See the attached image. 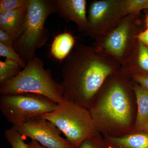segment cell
I'll use <instances>...</instances> for the list:
<instances>
[{
	"label": "cell",
	"mask_w": 148,
	"mask_h": 148,
	"mask_svg": "<svg viewBox=\"0 0 148 148\" xmlns=\"http://www.w3.org/2000/svg\"><path fill=\"white\" fill-rule=\"evenodd\" d=\"M121 67L119 62L93 46L77 44L61 69L64 99L88 110L106 80Z\"/></svg>",
	"instance_id": "cell-1"
},
{
	"label": "cell",
	"mask_w": 148,
	"mask_h": 148,
	"mask_svg": "<svg viewBox=\"0 0 148 148\" xmlns=\"http://www.w3.org/2000/svg\"><path fill=\"white\" fill-rule=\"evenodd\" d=\"M102 136L121 137L133 132L137 115L132 82L121 70L103 84L88 109Z\"/></svg>",
	"instance_id": "cell-2"
},
{
	"label": "cell",
	"mask_w": 148,
	"mask_h": 148,
	"mask_svg": "<svg viewBox=\"0 0 148 148\" xmlns=\"http://www.w3.org/2000/svg\"><path fill=\"white\" fill-rule=\"evenodd\" d=\"M33 93L42 95L56 104L64 101L60 83L53 79L51 71L44 68L41 58L35 57L15 77L0 84V94Z\"/></svg>",
	"instance_id": "cell-3"
},
{
	"label": "cell",
	"mask_w": 148,
	"mask_h": 148,
	"mask_svg": "<svg viewBox=\"0 0 148 148\" xmlns=\"http://www.w3.org/2000/svg\"><path fill=\"white\" fill-rule=\"evenodd\" d=\"M56 12L55 0H30L24 30L13 45L26 64L36 57L37 49L47 42L49 32L45 27L46 21Z\"/></svg>",
	"instance_id": "cell-4"
},
{
	"label": "cell",
	"mask_w": 148,
	"mask_h": 148,
	"mask_svg": "<svg viewBox=\"0 0 148 148\" xmlns=\"http://www.w3.org/2000/svg\"><path fill=\"white\" fill-rule=\"evenodd\" d=\"M41 117L53 123L74 148L100 134L94 126L89 110L67 99L57 104L54 110Z\"/></svg>",
	"instance_id": "cell-5"
},
{
	"label": "cell",
	"mask_w": 148,
	"mask_h": 148,
	"mask_svg": "<svg viewBox=\"0 0 148 148\" xmlns=\"http://www.w3.org/2000/svg\"><path fill=\"white\" fill-rule=\"evenodd\" d=\"M140 14L126 15L115 27L95 40L92 46L110 56L122 66L131 56L144 31Z\"/></svg>",
	"instance_id": "cell-6"
},
{
	"label": "cell",
	"mask_w": 148,
	"mask_h": 148,
	"mask_svg": "<svg viewBox=\"0 0 148 148\" xmlns=\"http://www.w3.org/2000/svg\"><path fill=\"white\" fill-rule=\"evenodd\" d=\"M57 104L42 95L33 93L2 95L0 110L6 119L17 126L54 110Z\"/></svg>",
	"instance_id": "cell-7"
},
{
	"label": "cell",
	"mask_w": 148,
	"mask_h": 148,
	"mask_svg": "<svg viewBox=\"0 0 148 148\" xmlns=\"http://www.w3.org/2000/svg\"><path fill=\"white\" fill-rule=\"evenodd\" d=\"M125 0H100L90 3L88 29L85 35L94 40L106 34L126 16Z\"/></svg>",
	"instance_id": "cell-8"
},
{
	"label": "cell",
	"mask_w": 148,
	"mask_h": 148,
	"mask_svg": "<svg viewBox=\"0 0 148 148\" xmlns=\"http://www.w3.org/2000/svg\"><path fill=\"white\" fill-rule=\"evenodd\" d=\"M24 138H29L47 148H74L60 135L61 131L53 123L42 117L12 126Z\"/></svg>",
	"instance_id": "cell-9"
},
{
	"label": "cell",
	"mask_w": 148,
	"mask_h": 148,
	"mask_svg": "<svg viewBox=\"0 0 148 148\" xmlns=\"http://www.w3.org/2000/svg\"><path fill=\"white\" fill-rule=\"evenodd\" d=\"M56 13L68 21L76 24L79 29L87 32L88 20L86 16V0H55Z\"/></svg>",
	"instance_id": "cell-10"
},
{
	"label": "cell",
	"mask_w": 148,
	"mask_h": 148,
	"mask_svg": "<svg viewBox=\"0 0 148 148\" xmlns=\"http://www.w3.org/2000/svg\"><path fill=\"white\" fill-rule=\"evenodd\" d=\"M121 71L130 79L136 75H148V47L138 40L131 56L121 66Z\"/></svg>",
	"instance_id": "cell-11"
},
{
	"label": "cell",
	"mask_w": 148,
	"mask_h": 148,
	"mask_svg": "<svg viewBox=\"0 0 148 148\" xmlns=\"http://www.w3.org/2000/svg\"><path fill=\"white\" fill-rule=\"evenodd\" d=\"M29 5L15 10L0 13V29L10 35L14 42L24 30Z\"/></svg>",
	"instance_id": "cell-12"
},
{
	"label": "cell",
	"mask_w": 148,
	"mask_h": 148,
	"mask_svg": "<svg viewBox=\"0 0 148 148\" xmlns=\"http://www.w3.org/2000/svg\"><path fill=\"white\" fill-rule=\"evenodd\" d=\"M132 82L137 104V118L132 132H145L148 121V89Z\"/></svg>",
	"instance_id": "cell-13"
},
{
	"label": "cell",
	"mask_w": 148,
	"mask_h": 148,
	"mask_svg": "<svg viewBox=\"0 0 148 148\" xmlns=\"http://www.w3.org/2000/svg\"><path fill=\"white\" fill-rule=\"evenodd\" d=\"M109 148H148V133L132 132L121 137L103 136Z\"/></svg>",
	"instance_id": "cell-14"
},
{
	"label": "cell",
	"mask_w": 148,
	"mask_h": 148,
	"mask_svg": "<svg viewBox=\"0 0 148 148\" xmlns=\"http://www.w3.org/2000/svg\"><path fill=\"white\" fill-rule=\"evenodd\" d=\"M75 45V37L71 33H61L53 39L51 46V54L57 61H64L71 52Z\"/></svg>",
	"instance_id": "cell-15"
},
{
	"label": "cell",
	"mask_w": 148,
	"mask_h": 148,
	"mask_svg": "<svg viewBox=\"0 0 148 148\" xmlns=\"http://www.w3.org/2000/svg\"><path fill=\"white\" fill-rule=\"evenodd\" d=\"M23 69L16 61L6 58L0 61V84L8 81L16 76Z\"/></svg>",
	"instance_id": "cell-16"
},
{
	"label": "cell",
	"mask_w": 148,
	"mask_h": 148,
	"mask_svg": "<svg viewBox=\"0 0 148 148\" xmlns=\"http://www.w3.org/2000/svg\"><path fill=\"white\" fill-rule=\"evenodd\" d=\"M4 135L12 148H30L22 135L13 127L6 130Z\"/></svg>",
	"instance_id": "cell-17"
},
{
	"label": "cell",
	"mask_w": 148,
	"mask_h": 148,
	"mask_svg": "<svg viewBox=\"0 0 148 148\" xmlns=\"http://www.w3.org/2000/svg\"><path fill=\"white\" fill-rule=\"evenodd\" d=\"M126 15L139 14L143 10H148V0H125Z\"/></svg>",
	"instance_id": "cell-18"
},
{
	"label": "cell",
	"mask_w": 148,
	"mask_h": 148,
	"mask_svg": "<svg viewBox=\"0 0 148 148\" xmlns=\"http://www.w3.org/2000/svg\"><path fill=\"white\" fill-rule=\"evenodd\" d=\"M30 0H1L0 13L7 12L28 5Z\"/></svg>",
	"instance_id": "cell-19"
},
{
	"label": "cell",
	"mask_w": 148,
	"mask_h": 148,
	"mask_svg": "<svg viewBox=\"0 0 148 148\" xmlns=\"http://www.w3.org/2000/svg\"><path fill=\"white\" fill-rule=\"evenodd\" d=\"M0 56L16 61L21 65L23 69L27 65L19 54L14 50L13 47L7 46L0 43Z\"/></svg>",
	"instance_id": "cell-20"
},
{
	"label": "cell",
	"mask_w": 148,
	"mask_h": 148,
	"mask_svg": "<svg viewBox=\"0 0 148 148\" xmlns=\"http://www.w3.org/2000/svg\"><path fill=\"white\" fill-rule=\"evenodd\" d=\"M102 135L99 134L88 138L77 148H109Z\"/></svg>",
	"instance_id": "cell-21"
},
{
	"label": "cell",
	"mask_w": 148,
	"mask_h": 148,
	"mask_svg": "<svg viewBox=\"0 0 148 148\" xmlns=\"http://www.w3.org/2000/svg\"><path fill=\"white\" fill-rule=\"evenodd\" d=\"M14 43V40L10 35L0 29V43L7 46L13 47Z\"/></svg>",
	"instance_id": "cell-22"
},
{
	"label": "cell",
	"mask_w": 148,
	"mask_h": 148,
	"mask_svg": "<svg viewBox=\"0 0 148 148\" xmlns=\"http://www.w3.org/2000/svg\"><path fill=\"white\" fill-rule=\"evenodd\" d=\"M131 80L141 86L148 89V75H136L132 77Z\"/></svg>",
	"instance_id": "cell-23"
},
{
	"label": "cell",
	"mask_w": 148,
	"mask_h": 148,
	"mask_svg": "<svg viewBox=\"0 0 148 148\" xmlns=\"http://www.w3.org/2000/svg\"><path fill=\"white\" fill-rule=\"evenodd\" d=\"M138 40L148 47V29H145L138 35Z\"/></svg>",
	"instance_id": "cell-24"
},
{
	"label": "cell",
	"mask_w": 148,
	"mask_h": 148,
	"mask_svg": "<svg viewBox=\"0 0 148 148\" xmlns=\"http://www.w3.org/2000/svg\"><path fill=\"white\" fill-rule=\"evenodd\" d=\"M28 145L30 148H47L41 145L36 141L34 140H32Z\"/></svg>",
	"instance_id": "cell-25"
},
{
	"label": "cell",
	"mask_w": 148,
	"mask_h": 148,
	"mask_svg": "<svg viewBox=\"0 0 148 148\" xmlns=\"http://www.w3.org/2000/svg\"><path fill=\"white\" fill-rule=\"evenodd\" d=\"M145 22L146 29H148V12L146 15Z\"/></svg>",
	"instance_id": "cell-26"
},
{
	"label": "cell",
	"mask_w": 148,
	"mask_h": 148,
	"mask_svg": "<svg viewBox=\"0 0 148 148\" xmlns=\"http://www.w3.org/2000/svg\"><path fill=\"white\" fill-rule=\"evenodd\" d=\"M145 132L148 133V121L147 123V126H146Z\"/></svg>",
	"instance_id": "cell-27"
}]
</instances>
